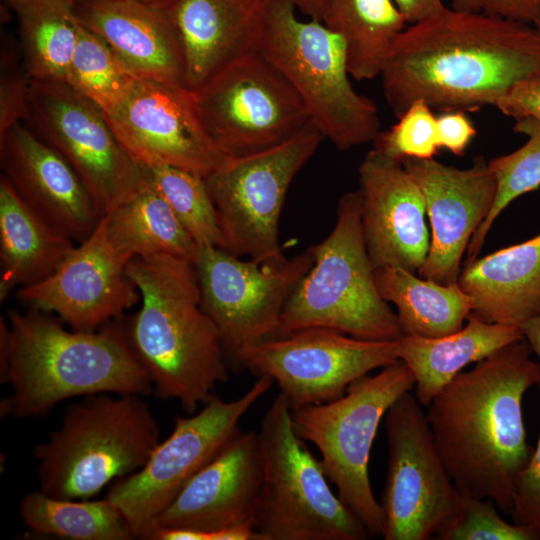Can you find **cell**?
<instances>
[{
	"mask_svg": "<svg viewBox=\"0 0 540 540\" xmlns=\"http://www.w3.org/2000/svg\"><path fill=\"white\" fill-rule=\"evenodd\" d=\"M276 0H174L187 89L196 91L230 62L259 51Z\"/></svg>",
	"mask_w": 540,
	"mask_h": 540,
	"instance_id": "24",
	"label": "cell"
},
{
	"mask_svg": "<svg viewBox=\"0 0 540 540\" xmlns=\"http://www.w3.org/2000/svg\"><path fill=\"white\" fill-rule=\"evenodd\" d=\"M402 163L422 191L431 226L429 251L418 275L455 284L470 240L493 206L495 175L483 156L474 157L466 169L434 158H409Z\"/></svg>",
	"mask_w": 540,
	"mask_h": 540,
	"instance_id": "19",
	"label": "cell"
},
{
	"mask_svg": "<svg viewBox=\"0 0 540 540\" xmlns=\"http://www.w3.org/2000/svg\"><path fill=\"white\" fill-rule=\"evenodd\" d=\"M321 22L342 38L349 74L360 81L379 76L393 41L408 25L393 0H328Z\"/></svg>",
	"mask_w": 540,
	"mask_h": 540,
	"instance_id": "31",
	"label": "cell"
},
{
	"mask_svg": "<svg viewBox=\"0 0 540 540\" xmlns=\"http://www.w3.org/2000/svg\"><path fill=\"white\" fill-rule=\"evenodd\" d=\"M0 134L23 122L30 77L18 43L2 37L0 60Z\"/></svg>",
	"mask_w": 540,
	"mask_h": 540,
	"instance_id": "38",
	"label": "cell"
},
{
	"mask_svg": "<svg viewBox=\"0 0 540 540\" xmlns=\"http://www.w3.org/2000/svg\"><path fill=\"white\" fill-rule=\"evenodd\" d=\"M540 68V38L529 24L444 7L406 28L381 68L385 99L398 118L415 101L440 112L495 106Z\"/></svg>",
	"mask_w": 540,
	"mask_h": 540,
	"instance_id": "1",
	"label": "cell"
},
{
	"mask_svg": "<svg viewBox=\"0 0 540 540\" xmlns=\"http://www.w3.org/2000/svg\"><path fill=\"white\" fill-rule=\"evenodd\" d=\"M494 107L514 120L522 117L540 120V68L518 81Z\"/></svg>",
	"mask_w": 540,
	"mask_h": 540,
	"instance_id": "40",
	"label": "cell"
},
{
	"mask_svg": "<svg viewBox=\"0 0 540 540\" xmlns=\"http://www.w3.org/2000/svg\"><path fill=\"white\" fill-rule=\"evenodd\" d=\"M311 249L314 263L286 303L274 336L311 327L374 341L403 336L396 313L376 284L358 190L342 195L332 231Z\"/></svg>",
	"mask_w": 540,
	"mask_h": 540,
	"instance_id": "6",
	"label": "cell"
},
{
	"mask_svg": "<svg viewBox=\"0 0 540 540\" xmlns=\"http://www.w3.org/2000/svg\"><path fill=\"white\" fill-rule=\"evenodd\" d=\"M144 167V166H143ZM149 182L201 246L224 248L218 214L201 174L169 165L145 167Z\"/></svg>",
	"mask_w": 540,
	"mask_h": 540,
	"instance_id": "35",
	"label": "cell"
},
{
	"mask_svg": "<svg viewBox=\"0 0 540 540\" xmlns=\"http://www.w3.org/2000/svg\"><path fill=\"white\" fill-rule=\"evenodd\" d=\"M16 15L19 47L31 80L65 82L80 23L68 0H4Z\"/></svg>",
	"mask_w": 540,
	"mask_h": 540,
	"instance_id": "30",
	"label": "cell"
},
{
	"mask_svg": "<svg viewBox=\"0 0 540 540\" xmlns=\"http://www.w3.org/2000/svg\"><path fill=\"white\" fill-rule=\"evenodd\" d=\"M107 120L125 151L141 166L169 165L207 176L227 159L181 87L137 79Z\"/></svg>",
	"mask_w": 540,
	"mask_h": 540,
	"instance_id": "17",
	"label": "cell"
},
{
	"mask_svg": "<svg viewBox=\"0 0 540 540\" xmlns=\"http://www.w3.org/2000/svg\"><path fill=\"white\" fill-rule=\"evenodd\" d=\"M526 340L497 350L460 372L429 403L428 423L457 491L491 499L511 513L515 481L533 449L522 402L540 381Z\"/></svg>",
	"mask_w": 540,
	"mask_h": 540,
	"instance_id": "2",
	"label": "cell"
},
{
	"mask_svg": "<svg viewBox=\"0 0 540 540\" xmlns=\"http://www.w3.org/2000/svg\"><path fill=\"white\" fill-rule=\"evenodd\" d=\"M262 482L254 518L261 540H366L358 516L335 494L320 459L294 430L279 393L257 433Z\"/></svg>",
	"mask_w": 540,
	"mask_h": 540,
	"instance_id": "7",
	"label": "cell"
},
{
	"mask_svg": "<svg viewBox=\"0 0 540 540\" xmlns=\"http://www.w3.org/2000/svg\"><path fill=\"white\" fill-rule=\"evenodd\" d=\"M0 379L11 387L0 416L14 419L43 417L74 397L153 392L123 327L68 330L42 311L1 318Z\"/></svg>",
	"mask_w": 540,
	"mask_h": 540,
	"instance_id": "3",
	"label": "cell"
},
{
	"mask_svg": "<svg viewBox=\"0 0 540 540\" xmlns=\"http://www.w3.org/2000/svg\"><path fill=\"white\" fill-rule=\"evenodd\" d=\"M74 247V240L28 207L1 175V301L17 286L46 279Z\"/></svg>",
	"mask_w": 540,
	"mask_h": 540,
	"instance_id": "27",
	"label": "cell"
},
{
	"mask_svg": "<svg viewBox=\"0 0 540 540\" xmlns=\"http://www.w3.org/2000/svg\"><path fill=\"white\" fill-rule=\"evenodd\" d=\"M136 80L105 40L80 24L65 83L108 114L128 96Z\"/></svg>",
	"mask_w": 540,
	"mask_h": 540,
	"instance_id": "33",
	"label": "cell"
},
{
	"mask_svg": "<svg viewBox=\"0 0 540 540\" xmlns=\"http://www.w3.org/2000/svg\"><path fill=\"white\" fill-rule=\"evenodd\" d=\"M23 123L71 166L103 215L148 181L102 109L65 82L30 80Z\"/></svg>",
	"mask_w": 540,
	"mask_h": 540,
	"instance_id": "13",
	"label": "cell"
},
{
	"mask_svg": "<svg viewBox=\"0 0 540 540\" xmlns=\"http://www.w3.org/2000/svg\"><path fill=\"white\" fill-rule=\"evenodd\" d=\"M533 26H534V29L535 31L537 32L539 38H540V7L536 13V16L532 22Z\"/></svg>",
	"mask_w": 540,
	"mask_h": 540,
	"instance_id": "47",
	"label": "cell"
},
{
	"mask_svg": "<svg viewBox=\"0 0 540 540\" xmlns=\"http://www.w3.org/2000/svg\"><path fill=\"white\" fill-rule=\"evenodd\" d=\"M262 482L257 433L241 429L182 488L158 526L207 533L250 524ZM156 527V528H157Z\"/></svg>",
	"mask_w": 540,
	"mask_h": 540,
	"instance_id": "22",
	"label": "cell"
},
{
	"mask_svg": "<svg viewBox=\"0 0 540 540\" xmlns=\"http://www.w3.org/2000/svg\"><path fill=\"white\" fill-rule=\"evenodd\" d=\"M127 262L108 239L105 219L46 279L18 289L35 310L54 313L73 330L96 331L140 300Z\"/></svg>",
	"mask_w": 540,
	"mask_h": 540,
	"instance_id": "18",
	"label": "cell"
},
{
	"mask_svg": "<svg viewBox=\"0 0 540 540\" xmlns=\"http://www.w3.org/2000/svg\"><path fill=\"white\" fill-rule=\"evenodd\" d=\"M361 222L374 269L418 272L430 246L422 191L399 160L370 150L358 168Z\"/></svg>",
	"mask_w": 540,
	"mask_h": 540,
	"instance_id": "20",
	"label": "cell"
},
{
	"mask_svg": "<svg viewBox=\"0 0 540 540\" xmlns=\"http://www.w3.org/2000/svg\"><path fill=\"white\" fill-rule=\"evenodd\" d=\"M458 284L471 298L472 312L486 322L520 327L540 315V233L467 260Z\"/></svg>",
	"mask_w": 540,
	"mask_h": 540,
	"instance_id": "25",
	"label": "cell"
},
{
	"mask_svg": "<svg viewBox=\"0 0 540 540\" xmlns=\"http://www.w3.org/2000/svg\"><path fill=\"white\" fill-rule=\"evenodd\" d=\"M540 7V0H451L457 11L485 14L530 24Z\"/></svg>",
	"mask_w": 540,
	"mask_h": 540,
	"instance_id": "41",
	"label": "cell"
},
{
	"mask_svg": "<svg viewBox=\"0 0 540 540\" xmlns=\"http://www.w3.org/2000/svg\"><path fill=\"white\" fill-rule=\"evenodd\" d=\"M192 94L206 132L227 158L274 147L311 123L294 88L259 51L230 62Z\"/></svg>",
	"mask_w": 540,
	"mask_h": 540,
	"instance_id": "12",
	"label": "cell"
},
{
	"mask_svg": "<svg viewBox=\"0 0 540 540\" xmlns=\"http://www.w3.org/2000/svg\"><path fill=\"white\" fill-rule=\"evenodd\" d=\"M106 233L128 263L135 257L171 255L197 261L199 246L149 182L104 215Z\"/></svg>",
	"mask_w": 540,
	"mask_h": 540,
	"instance_id": "29",
	"label": "cell"
},
{
	"mask_svg": "<svg viewBox=\"0 0 540 540\" xmlns=\"http://www.w3.org/2000/svg\"><path fill=\"white\" fill-rule=\"evenodd\" d=\"M273 383L260 376L237 399L225 401L214 395L198 412L175 417L171 434L158 443L147 462L111 485L105 498L123 514L134 538L150 539L161 514L240 430L243 416Z\"/></svg>",
	"mask_w": 540,
	"mask_h": 540,
	"instance_id": "11",
	"label": "cell"
},
{
	"mask_svg": "<svg viewBox=\"0 0 540 540\" xmlns=\"http://www.w3.org/2000/svg\"><path fill=\"white\" fill-rule=\"evenodd\" d=\"M69 2L71 3H79V2H83V1H88V0H68Z\"/></svg>",
	"mask_w": 540,
	"mask_h": 540,
	"instance_id": "48",
	"label": "cell"
},
{
	"mask_svg": "<svg viewBox=\"0 0 540 540\" xmlns=\"http://www.w3.org/2000/svg\"><path fill=\"white\" fill-rule=\"evenodd\" d=\"M476 133L474 125L463 111L441 112L437 115L440 149L462 156Z\"/></svg>",
	"mask_w": 540,
	"mask_h": 540,
	"instance_id": "42",
	"label": "cell"
},
{
	"mask_svg": "<svg viewBox=\"0 0 540 540\" xmlns=\"http://www.w3.org/2000/svg\"><path fill=\"white\" fill-rule=\"evenodd\" d=\"M510 516L514 524L540 531V434L537 446L516 478Z\"/></svg>",
	"mask_w": 540,
	"mask_h": 540,
	"instance_id": "39",
	"label": "cell"
},
{
	"mask_svg": "<svg viewBox=\"0 0 540 540\" xmlns=\"http://www.w3.org/2000/svg\"><path fill=\"white\" fill-rule=\"evenodd\" d=\"M159 427L142 396L95 394L69 405L60 427L33 450L40 491L86 500L139 470L158 445Z\"/></svg>",
	"mask_w": 540,
	"mask_h": 540,
	"instance_id": "5",
	"label": "cell"
},
{
	"mask_svg": "<svg viewBox=\"0 0 540 540\" xmlns=\"http://www.w3.org/2000/svg\"><path fill=\"white\" fill-rule=\"evenodd\" d=\"M296 9L310 19L322 21L326 3L328 0H292Z\"/></svg>",
	"mask_w": 540,
	"mask_h": 540,
	"instance_id": "45",
	"label": "cell"
},
{
	"mask_svg": "<svg viewBox=\"0 0 540 540\" xmlns=\"http://www.w3.org/2000/svg\"><path fill=\"white\" fill-rule=\"evenodd\" d=\"M397 352V340L311 327L248 345L234 358L258 377H270L294 409L341 397L355 380L399 361Z\"/></svg>",
	"mask_w": 540,
	"mask_h": 540,
	"instance_id": "14",
	"label": "cell"
},
{
	"mask_svg": "<svg viewBox=\"0 0 540 540\" xmlns=\"http://www.w3.org/2000/svg\"><path fill=\"white\" fill-rule=\"evenodd\" d=\"M388 469L381 496L385 540L433 538L451 515L457 489L436 448L428 423L411 391L385 415Z\"/></svg>",
	"mask_w": 540,
	"mask_h": 540,
	"instance_id": "15",
	"label": "cell"
},
{
	"mask_svg": "<svg viewBox=\"0 0 540 540\" xmlns=\"http://www.w3.org/2000/svg\"><path fill=\"white\" fill-rule=\"evenodd\" d=\"M0 162L21 200L72 240L88 238L104 216L71 166L23 122L0 134Z\"/></svg>",
	"mask_w": 540,
	"mask_h": 540,
	"instance_id": "21",
	"label": "cell"
},
{
	"mask_svg": "<svg viewBox=\"0 0 540 540\" xmlns=\"http://www.w3.org/2000/svg\"><path fill=\"white\" fill-rule=\"evenodd\" d=\"M126 272L141 305L124 328L155 396L176 400L187 414L228 380L219 332L201 305L196 266L171 256L135 257Z\"/></svg>",
	"mask_w": 540,
	"mask_h": 540,
	"instance_id": "4",
	"label": "cell"
},
{
	"mask_svg": "<svg viewBox=\"0 0 540 540\" xmlns=\"http://www.w3.org/2000/svg\"><path fill=\"white\" fill-rule=\"evenodd\" d=\"M408 25L420 22L442 10L443 0H393Z\"/></svg>",
	"mask_w": 540,
	"mask_h": 540,
	"instance_id": "43",
	"label": "cell"
},
{
	"mask_svg": "<svg viewBox=\"0 0 540 540\" xmlns=\"http://www.w3.org/2000/svg\"><path fill=\"white\" fill-rule=\"evenodd\" d=\"M489 498L457 491L453 511L435 534L440 540H540V531L505 521Z\"/></svg>",
	"mask_w": 540,
	"mask_h": 540,
	"instance_id": "36",
	"label": "cell"
},
{
	"mask_svg": "<svg viewBox=\"0 0 540 540\" xmlns=\"http://www.w3.org/2000/svg\"><path fill=\"white\" fill-rule=\"evenodd\" d=\"M513 131L527 137L517 150L488 161L497 181L493 206L473 234L467 248V260L478 257L486 237L500 213L519 196L540 187V120L515 119Z\"/></svg>",
	"mask_w": 540,
	"mask_h": 540,
	"instance_id": "34",
	"label": "cell"
},
{
	"mask_svg": "<svg viewBox=\"0 0 540 540\" xmlns=\"http://www.w3.org/2000/svg\"><path fill=\"white\" fill-rule=\"evenodd\" d=\"M314 263L310 248L281 262L242 259L220 247L201 246L195 263L201 305L225 352L273 337L286 303Z\"/></svg>",
	"mask_w": 540,
	"mask_h": 540,
	"instance_id": "16",
	"label": "cell"
},
{
	"mask_svg": "<svg viewBox=\"0 0 540 540\" xmlns=\"http://www.w3.org/2000/svg\"><path fill=\"white\" fill-rule=\"evenodd\" d=\"M19 515L38 534L71 540L135 539L123 514L106 498L62 499L39 490L21 499Z\"/></svg>",
	"mask_w": 540,
	"mask_h": 540,
	"instance_id": "32",
	"label": "cell"
},
{
	"mask_svg": "<svg viewBox=\"0 0 540 540\" xmlns=\"http://www.w3.org/2000/svg\"><path fill=\"white\" fill-rule=\"evenodd\" d=\"M520 339L519 327L489 323L471 312L466 324L451 334L434 338L403 335L397 340V353L413 375L414 396L428 406L468 364Z\"/></svg>",
	"mask_w": 540,
	"mask_h": 540,
	"instance_id": "26",
	"label": "cell"
},
{
	"mask_svg": "<svg viewBox=\"0 0 540 540\" xmlns=\"http://www.w3.org/2000/svg\"><path fill=\"white\" fill-rule=\"evenodd\" d=\"M295 11L292 0H276L259 52L294 88L324 139L339 150L373 142L381 131L377 106L353 88L342 38Z\"/></svg>",
	"mask_w": 540,
	"mask_h": 540,
	"instance_id": "8",
	"label": "cell"
},
{
	"mask_svg": "<svg viewBox=\"0 0 540 540\" xmlns=\"http://www.w3.org/2000/svg\"><path fill=\"white\" fill-rule=\"evenodd\" d=\"M372 143L374 149L401 162L409 158H434L440 150L437 115L425 102L415 101L395 125L380 131Z\"/></svg>",
	"mask_w": 540,
	"mask_h": 540,
	"instance_id": "37",
	"label": "cell"
},
{
	"mask_svg": "<svg viewBox=\"0 0 540 540\" xmlns=\"http://www.w3.org/2000/svg\"><path fill=\"white\" fill-rule=\"evenodd\" d=\"M74 12L137 79L187 89L184 51L168 8L142 0H88L75 3Z\"/></svg>",
	"mask_w": 540,
	"mask_h": 540,
	"instance_id": "23",
	"label": "cell"
},
{
	"mask_svg": "<svg viewBox=\"0 0 540 540\" xmlns=\"http://www.w3.org/2000/svg\"><path fill=\"white\" fill-rule=\"evenodd\" d=\"M523 338L540 360V315L525 321L520 327ZM540 387V381L538 383Z\"/></svg>",
	"mask_w": 540,
	"mask_h": 540,
	"instance_id": "44",
	"label": "cell"
},
{
	"mask_svg": "<svg viewBox=\"0 0 540 540\" xmlns=\"http://www.w3.org/2000/svg\"><path fill=\"white\" fill-rule=\"evenodd\" d=\"M413 388V375L399 360L355 380L335 400L291 409L295 432L318 448L328 480L369 536H381L383 529L381 506L369 478L371 448L388 409Z\"/></svg>",
	"mask_w": 540,
	"mask_h": 540,
	"instance_id": "9",
	"label": "cell"
},
{
	"mask_svg": "<svg viewBox=\"0 0 540 540\" xmlns=\"http://www.w3.org/2000/svg\"><path fill=\"white\" fill-rule=\"evenodd\" d=\"M142 1L147 4L160 7V8H169L174 2V0H142Z\"/></svg>",
	"mask_w": 540,
	"mask_h": 540,
	"instance_id": "46",
	"label": "cell"
},
{
	"mask_svg": "<svg viewBox=\"0 0 540 540\" xmlns=\"http://www.w3.org/2000/svg\"><path fill=\"white\" fill-rule=\"evenodd\" d=\"M375 280L382 298L396 307L403 335L451 334L464 326L473 310L471 298L458 282L440 284L399 267L375 269Z\"/></svg>",
	"mask_w": 540,
	"mask_h": 540,
	"instance_id": "28",
	"label": "cell"
},
{
	"mask_svg": "<svg viewBox=\"0 0 540 540\" xmlns=\"http://www.w3.org/2000/svg\"><path fill=\"white\" fill-rule=\"evenodd\" d=\"M324 140L308 124L274 147L227 158L205 176L215 204L224 250L261 262L286 259L279 242V221L288 189Z\"/></svg>",
	"mask_w": 540,
	"mask_h": 540,
	"instance_id": "10",
	"label": "cell"
}]
</instances>
